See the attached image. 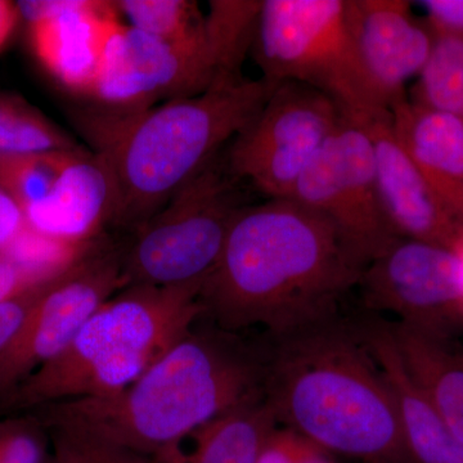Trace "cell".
I'll return each instance as SVG.
<instances>
[{
  "mask_svg": "<svg viewBox=\"0 0 463 463\" xmlns=\"http://www.w3.org/2000/svg\"><path fill=\"white\" fill-rule=\"evenodd\" d=\"M419 5L434 32L463 33V0H423Z\"/></svg>",
  "mask_w": 463,
  "mask_h": 463,
  "instance_id": "obj_28",
  "label": "cell"
},
{
  "mask_svg": "<svg viewBox=\"0 0 463 463\" xmlns=\"http://www.w3.org/2000/svg\"><path fill=\"white\" fill-rule=\"evenodd\" d=\"M216 78L209 43L181 47L124 25L118 16L109 24L90 97L115 111H141L199 96Z\"/></svg>",
  "mask_w": 463,
  "mask_h": 463,
  "instance_id": "obj_11",
  "label": "cell"
},
{
  "mask_svg": "<svg viewBox=\"0 0 463 463\" xmlns=\"http://www.w3.org/2000/svg\"><path fill=\"white\" fill-rule=\"evenodd\" d=\"M81 148L47 116L20 97L0 90V155Z\"/></svg>",
  "mask_w": 463,
  "mask_h": 463,
  "instance_id": "obj_24",
  "label": "cell"
},
{
  "mask_svg": "<svg viewBox=\"0 0 463 463\" xmlns=\"http://www.w3.org/2000/svg\"><path fill=\"white\" fill-rule=\"evenodd\" d=\"M365 307L392 313L402 325L452 337L463 331V274L458 252L398 239L359 279Z\"/></svg>",
  "mask_w": 463,
  "mask_h": 463,
  "instance_id": "obj_12",
  "label": "cell"
},
{
  "mask_svg": "<svg viewBox=\"0 0 463 463\" xmlns=\"http://www.w3.org/2000/svg\"><path fill=\"white\" fill-rule=\"evenodd\" d=\"M289 199L336 225L368 264L398 240L381 207L370 136L344 115Z\"/></svg>",
  "mask_w": 463,
  "mask_h": 463,
  "instance_id": "obj_10",
  "label": "cell"
},
{
  "mask_svg": "<svg viewBox=\"0 0 463 463\" xmlns=\"http://www.w3.org/2000/svg\"><path fill=\"white\" fill-rule=\"evenodd\" d=\"M457 252H458L459 258H461V261H462V274H463V246Z\"/></svg>",
  "mask_w": 463,
  "mask_h": 463,
  "instance_id": "obj_33",
  "label": "cell"
},
{
  "mask_svg": "<svg viewBox=\"0 0 463 463\" xmlns=\"http://www.w3.org/2000/svg\"><path fill=\"white\" fill-rule=\"evenodd\" d=\"M80 149V148H79ZM48 151L0 155V188L21 209L41 203L53 190L72 152Z\"/></svg>",
  "mask_w": 463,
  "mask_h": 463,
  "instance_id": "obj_25",
  "label": "cell"
},
{
  "mask_svg": "<svg viewBox=\"0 0 463 463\" xmlns=\"http://www.w3.org/2000/svg\"><path fill=\"white\" fill-rule=\"evenodd\" d=\"M365 341L388 381L408 449L417 463H463V446L448 428L421 386L408 373L392 327L362 323Z\"/></svg>",
  "mask_w": 463,
  "mask_h": 463,
  "instance_id": "obj_17",
  "label": "cell"
},
{
  "mask_svg": "<svg viewBox=\"0 0 463 463\" xmlns=\"http://www.w3.org/2000/svg\"><path fill=\"white\" fill-rule=\"evenodd\" d=\"M25 223L23 209L0 188V250L14 240Z\"/></svg>",
  "mask_w": 463,
  "mask_h": 463,
  "instance_id": "obj_31",
  "label": "cell"
},
{
  "mask_svg": "<svg viewBox=\"0 0 463 463\" xmlns=\"http://www.w3.org/2000/svg\"><path fill=\"white\" fill-rule=\"evenodd\" d=\"M356 53L381 108L407 99L405 84L419 76L432 47L430 27L404 0H347Z\"/></svg>",
  "mask_w": 463,
  "mask_h": 463,
  "instance_id": "obj_14",
  "label": "cell"
},
{
  "mask_svg": "<svg viewBox=\"0 0 463 463\" xmlns=\"http://www.w3.org/2000/svg\"><path fill=\"white\" fill-rule=\"evenodd\" d=\"M251 188L232 172L227 147L222 149L156 214L124 237V288L205 282L237 216L254 203Z\"/></svg>",
  "mask_w": 463,
  "mask_h": 463,
  "instance_id": "obj_6",
  "label": "cell"
},
{
  "mask_svg": "<svg viewBox=\"0 0 463 463\" xmlns=\"http://www.w3.org/2000/svg\"><path fill=\"white\" fill-rule=\"evenodd\" d=\"M118 187L108 163L96 152L80 148L51 194L24 210L26 224L61 242L84 245L112 231L118 212Z\"/></svg>",
  "mask_w": 463,
  "mask_h": 463,
  "instance_id": "obj_16",
  "label": "cell"
},
{
  "mask_svg": "<svg viewBox=\"0 0 463 463\" xmlns=\"http://www.w3.org/2000/svg\"><path fill=\"white\" fill-rule=\"evenodd\" d=\"M41 423L51 441L53 463H154L148 457L78 426L60 422Z\"/></svg>",
  "mask_w": 463,
  "mask_h": 463,
  "instance_id": "obj_26",
  "label": "cell"
},
{
  "mask_svg": "<svg viewBox=\"0 0 463 463\" xmlns=\"http://www.w3.org/2000/svg\"><path fill=\"white\" fill-rule=\"evenodd\" d=\"M264 339L200 318L118 394L43 405L32 416L78 426L156 461L221 414L264 398Z\"/></svg>",
  "mask_w": 463,
  "mask_h": 463,
  "instance_id": "obj_3",
  "label": "cell"
},
{
  "mask_svg": "<svg viewBox=\"0 0 463 463\" xmlns=\"http://www.w3.org/2000/svg\"><path fill=\"white\" fill-rule=\"evenodd\" d=\"M341 120L339 106L322 91L279 83L257 118L227 146L232 172L268 199H289Z\"/></svg>",
  "mask_w": 463,
  "mask_h": 463,
  "instance_id": "obj_9",
  "label": "cell"
},
{
  "mask_svg": "<svg viewBox=\"0 0 463 463\" xmlns=\"http://www.w3.org/2000/svg\"><path fill=\"white\" fill-rule=\"evenodd\" d=\"M29 419L0 422V463H45L47 431Z\"/></svg>",
  "mask_w": 463,
  "mask_h": 463,
  "instance_id": "obj_27",
  "label": "cell"
},
{
  "mask_svg": "<svg viewBox=\"0 0 463 463\" xmlns=\"http://www.w3.org/2000/svg\"><path fill=\"white\" fill-rule=\"evenodd\" d=\"M431 33V52L411 100L463 121V33Z\"/></svg>",
  "mask_w": 463,
  "mask_h": 463,
  "instance_id": "obj_22",
  "label": "cell"
},
{
  "mask_svg": "<svg viewBox=\"0 0 463 463\" xmlns=\"http://www.w3.org/2000/svg\"><path fill=\"white\" fill-rule=\"evenodd\" d=\"M390 116L405 151L463 228V121L410 99L392 105Z\"/></svg>",
  "mask_w": 463,
  "mask_h": 463,
  "instance_id": "obj_18",
  "label": "cell"
},
{
  "mask_svg": "<svg viewBox=\"0 0 463 463\" xmlns=\"http://www.w3.org/2000/svg\"><path fill=\"white\" fill-rule=\"evenodd\" d=\"M265 343L264 399L277 422L356 463H417L361 325L339 315Z\"/></svg>",
  "mask_w": 463,
  "mask_h": 463,
  "instance_id": "obj_2",
  "label": "cell"
},
{
  "mask_svg": "<svg viewBox=\"0 0 463 463\" xmlns=\"http://www.w3.org/2000/svg\"><path fill=\"white\" fill-rule=\"evenodd\" d=\"M52 463H53V462H52Z\"/></svg>",
  "mask_w": 463,
  "mask_h": 463,
  "instance_id": "obj_34",
  "label": "cell"
},
{
  "mask_svg": "<svg viewBox=\"0 0 463 463\" xmlns=\"http://www.w3.org/2000/svg\"><path fill=\"white\" fill-rule=\"evenodd\" d=\"M44 282L0 254V303L23 297Z\"/></svg>",
  "mask_w": 463,
  "mask_h": 463,
  "instance_id": "obj_29",
  "label": "cell"
},
{
  "mask_svg": "<svg viewBox=\"0 0 463 463\" xmlns=\"http://www.w3.org/2000/svg\"><path fill=\"white\" fill-rule=\"evenodd\" d=\"M364 125L373 142L381 207L395 236L458 251L463 246V228L399 141L390 111Z\"/></svg>",
  "mask_w": 463,
  "mask_h": 463,
  "instance_id": "obj_13",
  "label": "cell"
},
{
  "mask_svg": "<svg viewBox=\"0 0 463 463\" xmlns=\"http://www.w3.org/2000/svg\"><path fill=\"white\" fill-rule=\"evenodd\" d=\"M17 8L42 65L62 87L90 96L109 24L120 14L115 2H20Z\"/></svg>",
  "mask_w": 463,
  "mask_h": 463,
  "instance_id": "obj_15",
  "label": "cell"
},
{
  "mask_svg": "<svg viewBox=\"0 0 463 463\" xmlns=\"http://www.w3.org/2000/svg\"><path fill=\"white\" fill-rule=\"evenodd\" d=\"M261 3L257 0L210 2L209 14L205 16L206 36L218 70L216 81L242 78V63L254 43Z\"/></svg>",
  "mask_w": 463,
  "mask_h": 463,
  "instance_id": "obj_21",
  "label": "cell"
},
{
  "mask_svg": "<svg viewBox=\"0 0 463 463\" xmlns=\"http://www.w3.org/2000/svg\"><path fill=\"white\" fill-rule=\"evenodd\" d=\"M279 83L216 81L203 93L141 111L93 118L96 154L114 174L118 212L112 231L129 236L251 124Z\"/></svg>",
  "mask_w": 463,
  "mask_h": 463,
  "instance_id": "obj_4",
  "label": "cell"
},
{
  "mask_svg": "<svg viewBox=\"0 0 463 463\" xmlns=\"http://www.w3.org/2000/svg\"><path fill=\"white\" fill-rule=\"evenodd\" d=\"M390 327L408 373L463 446V346L402 323Z\"/></svg>",
  "mask_w": 463,
  "mask_h": 463,
  "instance_id": "obj_19",
  "label": "cell"
},
{
  "mask_svg": "<svg viewBox=\"0 0 463 463\" xmlns=\"http://www.w3.org/2000/svg\"><path fill=\"white\" fill-rule=\"evenodd\" d=\"M203 283L132 285L109 298L69 346L3 399L8 410L105 398L132 385L181 343L201 316Z\"/></svg>",
  "mask_w": 463,
  "mask_h": 463,
  "instance_id": "obj_5",
  "label": "cell"
},
{
  "mask_svg": "<svg viewBox=\"0 0 463 463\" xmlns=\"http://www.w3.org/2000/svg\"><path fill=\"white\" fill-rule=\"evenodd\" d=\"M277 425L265 399H257L197 429L188 455L174 449L154 463H259Z\"/></svg>",
  "mask_w": 463,
  "mask_h": 463,
  "instance_id": "obj_20",
  "label": "cell"
},
{
  "mask_svg": "<svg viewBox=\"0 0 463 463\" xmlns=\"http://www.w3.org/2000/svg\"><path fill=\"white\" fill-rule=\"evenodd\" d=\"M368 263L327 218L295 200L246 207L201 288V318L279 337L339 315Z\"/></svg>",
  "mask_w": 463,
  "mask_h": 463,
  "instance_id": "obj_1",
  "label": "cell"
},
{
  "mask_svg": "<svg viewBox=\"0 0 463 463\" xmlns=\"http://www.w3.org/2000/svg\"><path fill=\"white\" fill-rule=\"evenodd\" d=\"M251 51L263 78L315 88L350 120L390 111L362 70L347 0H263Z\"/></svg>",
  "mask_w": 463,
  "mask_h": 463,
  "instance_id": "obj_7",
  "label": "cell"
},
{
  "mask_svg": "<svg viewBox=\"0 0 463 463\" xmlns=\"http://www.w3.org/2000/svg\"><path fill=\"white\" fill-rule=\"evenodd\" d=\"M129 25L161 41L199 48L207 44L206 17L190 0H123L115 2Z\"/></svg>",
  "mask_w": 463,
  "mask_h": 463,
  "instance_id": "obj_23",
  "label": "cell"
},
{
  "mask_svg": "<svg viewBox=\"0 0 463 463\" xmlns=\"http://www.w3.org/2000/svg\"><path fill=\"white\" fill-rule=\"evenodd\" d=\"M124 239L88 243L43 286L14 336L0 352V398L60 355L109 298L124 288Z\"/></svg>",
  "mask_w": 463,
  "mask_h": 463,
  "instance_id": "obj_8",
  "label": "cell"
},
{
  "mask_svg": "<svg viewBox=\"0 0 463 463\" xmlns=\"http://www.w3.org/2000/svg\"><path fill=\"white\" fill-rule=\"evenodd\" d=\"M18 14L17 5L0 0V48L5 44L9 35L16 26Z\"/></svg>",
  "mask_w": 463,
  "mask_h": 463,
  "instance_id": "obj_32",
  "label": "cell"
},
{
  "mask_svg": "<svg viewBox=\"0 0 463 463\" xmlns=\"http://www.w3.org/2000/svg\"><path fill=\"white\" fill-rule=\"evenodd\" d=\"M45 282L32 291L26 292L23 297L0 303V352L20 328L21 323L24 322L30 307L38 298Z\"/></svg>",
  "mask_w": 463,
  "mask_h": 463,
  "instance_id": "obj_30",
  "label": "cell"
}]
</instances>
